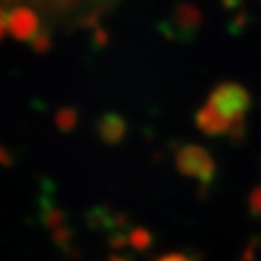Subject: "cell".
I'll return each mask as SVG.
<instances>
[{
  "mask_svg": "<svg viewBox=\"0 0 261 261\" xmlns=\"http://www.w3.org/2000/svg\"><path fill=\"white\" fill-rule=\"evenodd\" d=\"M176 167L184 176L196 178L201 184H209L215 176L213 159L199 145H184L178 151Z\"/></svg>",
  "mask_w": 261,
  "mask_h": 261,
  "instance_id": "7a4b0ae2",
  "label": "cell"
},
{
  "mask_svg": "<svg viewBox=\"0 0 261 261\" xmlns=\"http://www.w3.org/2000/svg\"><path fill=\"white\" fill-rule=\"evenodd\" d=\"M6 25H8V33L16 41H35L41 35V19L31 8L19 6L8 12L6 18Z\"/></svg>",
  "mask_w": 261,
  "mask_h": 261,
  "instance_id": "3957f363",
  "label": "cell"
},
{
  "mask_svg": "<svg viewBox=\"0 0 261 261\" xmlns=\"http://www.w3.org/2000/svg\"><path fill=\"white\" fill-rule=\"evenodd\" d=\"M159 261H192V259L188 255H184V253H168V255L161 257Z\"/></svg>",
  "mask_w": 261,
  "mask_h": 261,
  "instance_id": "52a82bcc",
  "label": "cell"
},
{
  "mask_svg": "<svg viewBox=\"0 0 261 261\" xmlns=\"http://www.w3.org/2000/svg\"><path fill=\"white\" fill-rule=\"evenodd\" d=\"M136 236H138V240H136V238H132V242L136 244V246H140V248H143L145 244L149 242V236L143 232V230H138V232H136Z\"/></svg>",
  "mask_w": 261,
  "mask_h": 261,
  "instance_id": "8992f818",
  "label": "cell"
},
{
  "mask_svg": "<svg viewBox=\"0 0 261 261\" xmlns=\"http://www.w3.org/2000/svg\"><path fill=\"white\" fill-rule=\"evenodd\" d=\"M126 132V124L118 114H107L99 122V136L107 143H118Z\"/></svg>",
  "mask_w": 261,
  "mask_h": 261,
  "instance_id": "277c9868",
  "label": "cell"
},
{
  "mask_svg": "<svg viewBox=\"0 0 261 261\" xmlns=\"http://www.w3.org/2000/svg\"><path fill=\"white\" fill-rule=\"evenodd\" d=\"M6 18H8V14H6L4 10H0V41H2V37L6 35V31H8V25H6Z\"/></svg>",
  "mask_w": 261,
  "mask_h": 261,
  "instance_id": "ba28073f",
  "label": "cell"
},
{
  "mask_svg": "<svg viewBox=\"0 0 261 261\" xmlns=\"http://www.w3.org/2000/svg\"><path fill=\"white\" fill-rule=\"evenodd\" d=\"M56 124L62 128V130H72L75 124V114L68 109H62V111L56 114Z\"/></svg>",
  "mask_w": 261,
  "mask_h": 261,
  "instance_id": "5b68a950",
  "label": "cell"
},
{
  "mask_svg": "<svg viewBox=\"0 0 261 261\" xmlns=\"http://www.w3.org/2000/svg\"><path fill=\"white\" fill-rule=\"evenodd\" d=\"M111 261H128V259H124V257H112Z\"/></svg>",
  "mask_w": 261,
  "mask_h": 261,
  "instance_id": "9c48e42d",
  "label": "cell"
},
{
  "mask_svg": "<svg viewBox=\"0 0 261 261\" xmlns=\"http://www.w3.org/2000/svg\"><path fill=\"white\" fill-rule=\"evenodd\" d=\"M250 93L240 84H221L215 87L205 107L197 112L196 124L199 130L209 136H223L228 132L240 130L246 114L250 111Z\"/></svg>",
  "mask_w": 261,
  "mask_h": 261,
  "instance_id": "6da1fadb",
  "label": "cell"
}]
</instances>
